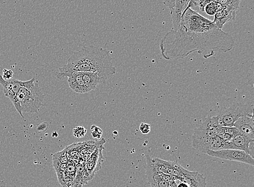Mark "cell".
Instances as JSON below:
<instances>
[{
	"mask_svg": "<svg viewBox=\"0 0 254 187\" xmlns=\"http://www.w3.org/2000/svg\"><path fill=\"white\" fill-rule=\"evenodd\" d=\"M235 44L231 34L192 10L189 4L182 15L179 28L167 32L161 40L160 48L162 57L167 60L184 59L194 52L208 59L216 52L231 51Z\"/></svg>",
	"mask_w": 254,
	"mask_h": 187,
	"instance_id": "1",
	"label": "cell"
},
{
	"mask_svg": "<svg viewBox=\"0 0 254 187\" xmlns=\"http://www.w3.org/2000/svg\"><path fill=\"white\" fill-rule=\"evenodd\" d=\"M74 72L95 73L104 83L115 74L116 69L108 50L90 45L74 53L56 77L62 80Z\"/></svg>",
	"mask_w": 254,
	"mask_h": 187,
	"instance_id": "2",
	"label": "cell"
},
{
	"mask_svg": "<svg viewBox=\"0 0 254 187\" xmlns=\"http://www.w3.org/2000/svg\"><path fill=\"white\" fill-rule=\"evenodd\" d=\"M44 95L35 78L27 81L20 89L13 103L17 112L24 118L23 113H37L43 105Z\"/></svg>",
	"mask_w": 254,
	"mask_h": 187,
	"instance_id": "3",
	"label": "cell"
},
{
	"mask_svg": "<svg viewBox=\"0 0 254 187\" xmlns=\"http://www.w3.org/2000/svg\"><path fill=\"white\" fill-rule=\"evenodd\" d=\"M221 127L216 123L214 116H208L194 130L192 138L193 147L206 153L210 141L219 134Z\"/></svg>",
	"mask_w": 254,
	"mask_h": 187,
	"instance_id": "4",
	"label": "cell"
},
{
	"mask_svg": "<svg viewBox=\"0 0 254 187\" xmlns=\"http://www.w3.org/2000/svg\"><path fill=\"white\" fill-rule=\"evenodd\" d=\"M253 105L237 103L221 111L214 116L218 125L222 127H233L238 119L242 116H253Z\"/></svg>",
	"mask_w": 254,
	"mask_h": 187,
	"instance_id": "5",
	"label": "cell"
},
{
	"mask_svg": "<svg viewBox=\"0 0 254 187\" xmlns=\"http://www.w3.org/2000/svg\"><path fill=\"white\" fill-rule=\"evenodd\" d=\"M103 145H99L85 162L83 185H87L89 181L92 180L96 173L101 168V166L104 161L102 153L104 149Z\"/></svg>",
	"mask_w": 254,
	"mask_h": 187,
	"instance_id": "6",
	"label": "cell"
},
{
	"mask_svg": "<svg viewBox=\"0 0 254 187\" xmlns=\"http://www.w3.org/2000/svg\"><path fill=\"white\" fill-rule=\"evenodd\" d=\"M206 154L213 158L239 162L254 166V160L252 156L241 150L226 149L214 151L207 150Z\"/></svg>",
	"mask_w": 254,
	"mask_h": 187,
	"instance_id": "7",
	"label": "cell"
},
{
	"mask_svg": "<svg viewBox=\"0 0 254 187\" xmlns=\"http://www.w3.org/2000/svg\"><path fill=\"white\" fill-rule=\"evenodd\" d=\"M254 140L239 133L233 136L230 142L228 143V149L242 150L254 158Z\"/></svg>",
	"mask_w": 254,
	"mask_h": 187,
	"instance_id": "8",
	"label": "cell"
},
{
	"mask_svg": "<svg viewBox=\"0 0 254 187\" xmlns=\"http://www.w3.org/2000/svg\"><path fill=\"white\" fill-rule=\"evenodd\" d=\"M27 81L18 80L13 79L5 80L2 75H0V84L3 88V93L5 96L11 101L12 104L14 102L20 88L26 84Z\"/></svg>",
	"mask_w": 254,
	"mask_h": 187,
	"instance_id": "9",
	"label": "cell"
},
{
	"mask_svg": "<svg viewBox=\"0 0 254 187\" xmlns=\"http://www.w3.org/2000/svg\"><path fill=\"white\" fill-rule=\"evenodd\" d=\"M238 9L232 6L223 7L219 12L215 15L214 20L213 21L216 26L222 29L224 25L230 21H234Z\"/></svg>",
	"mask_w": 254,
	"mask_h": 187,
	"instance_id": "10",
	"label": "cell"
},
{
	"mask_svg": "<svg viewBox=\"0 0 254 187\" xmlns=\"http://www.w3.org/2000/svg\"><path fill=\"white\" fill-rule=\"evenodd\" d=\"M254 115L245 116L238 119L233 127L246 137L254 140Z\"/></svg>",
	"mask_w": 254,
	"mask_h": 187,
	"instance_id": "11",
	"label": "cell"
},
{
	"mask_svg": "<svg viewBox=\"0 0 254 187\" xmlns=\"http://www.w3.org/2000/svg\"><path fill=\"white\" fill-rule=\"evenodd\" d=\"M191 0H174V7L170 14L173 22V30L179 28L181 19L186 8L189 6Z\"/></svg>",
	"mask_w": 254,
	"mask_h": 187,
	"instance_id": "12",
	"label": "cell"
},
{
	"mask_svg": "<svg viewBox=\"0 0 254 187\" xmlns=\"http://www.w3.org/2000/svg\"><path fill=\"white\" fill-rule=\"evenodd\" d=\"M189 184L190 187H206V178L197 171L186 170L185 175L179 178Z\"/></svg>",
	"mask_w": 254,
	"mask_h": 187,
	"instance_id": "13",
	"label": "cell"
},
{
	"mask_svg": "<svg viewBox=\"0 0 254 187\" xmlns=\"http://www.w3.org/2000/svg\"><path fill=\"white\" fill-rule=\"evenodd\" d=\"M68 83L71 89L74 92L85 94L86 90L82 72H74L68 77Z\"/></svg>",
	"mask_w": 254,
	"mask_h": 187,
	"instance_id": "14",
	"label": "cell"
},
{
	"mask_svg": "<svg viewBox=\"0 0 254 187\" xmlns=\"http://www.w3.org/2000/svg\"><path fill=\"white\" fill-rule=\"evenodd\" d=\"M77 165L74 163L72 159H70V161H69L68 168L65 171L60 183L62 187H72L73 182L77 171Z\"/></svg>",
	"mask_w": 254,
	"mask_h": 187,
	"instance_id": "15",
	"label": "cell"
},
{
	"mask_svg": "<svg viewBox=\"0 0 254 187\" xmlns=\"http://www.w3.org/2000/svg\"><path fill=\"white\" fill-rule=\"evenodd\" d=\"M86 93L94 90L99 83H102V80L98 74L92 72H82Z\"/></svg>",
	"mask_w": 254,
	"mask_h": 187,
	"instance_id": "16",
	"label": "cell"
},
{
	"mask_svg": "<svg viewBox=\"0 0 254 187\" xmlns=\"http://www.w3.org/2000/svg\"><path fill=\"white\" fill-rule=\"evenodd\" d=\"M85 164V161L83 159H81L77 166V171H76L75 178L73 182L72 187H83Z\"/></svg>",
	"mask_w": 254,
	"mask_h": 187,
	"instance_id": "17",
	"label": "cell"
},
{
	"mask_svg": "<svg viewBox=\"0 0 254 187\" xmlns=\"http://www.w3.org/2000/svg\"><path fill=\"white\" fill-rule=\"evenodd\" d=\"M228 143L223 140L220 135H216L210 141L208 150L217 151L228 149Z\"/></svg>",
	"mask_w": 254,
	"mask_h": 187,
	"instance_id": "18",
	"label": "cell"
},
{
	"mask_svg": "<svg viewBox=\"0 0 254 187\" xmlns=\"http://www.w3.org/2000/svg\"><path fill=\"white\" fill-rule=\"evenodd\" d=\"M53 166H56L62 164H68L69 158L67 149L59 151L52 155Z\"/></svg>",
	"mask_w": 254,
	"mask_h": 187,
	"instance_id": "19",
	"label": "cell"
},
{
	"mask_svg": "<svg viewBox=\"0 0 254 187\" xmlns=\"http://www.w3.org/2000/svg\"><path fill=\"white\" fill-rule=\"evenodd\" d=\"M84 145V143L74 144L66 148L67 150L68 158L71 159L77 158Z\"/></svg>",
	"mask_w": 254,
	"mask_h": 187,
	"instance_id": "20",
	"label": "cell"
},
{
	"mask_svg": "<svg viewBox=\"0 0 254 187\" xmlns=\"http://www.w3.org/2000/svg\"><path fill=\"white\" fill-rule=\"evenodd\" d=\"M222 8L223 6L219 2L214 1L207 5L205 8V12H206L207 14L210 15V16H214Z\"/></svg>",
	"mask_w": 254,
	"mask_h": 187,
	"instance_id": "21",
	"label": "cell"
},
{
	"mask_svg": "<svg viewBox=\"0 0 254 187\" xmlns=\"http://www.w3.org/2000/svg\"><path fill=\"white\" fill-rule=\"evenodd\" d=\"M68 164H62L53 166L55 170L56 174H57L58 180L59 183H60L61 181H62L63 174L65 172V171L67 170L68 168Z\"/></svg>",
	"mask_w": 254,
	"mask_h": 187,
	"instance_id": "22",
	"label": "cell"
},
{
	"mask_svg": "<svg viewBox=\"0 0 254 187\" xmlns=\"http://www.w3.org/2000/svg\"><path fill=\"white\" fill-rule=\"evenodd\" d=\"M169 183L171 187H190L189 184L176 176H173V178Z\"/></svg>",
	"mask_w": 254,
	"mask_h": 187,
	"instance_id": "23",
	"label": "cell"
},
{
	"mask_svg": "<svg viewBox=\"0 0 254 187\" xmlns=\"http://www.w3.org/2000/svg\"><path fill=\"white\" fill-rule=\"evenodd\" d=\"M221 133L228 134L233 138V136H235L238 133H239V131H238V130L235 127H221L219 134Z\"/></svg>",
	"mask_w": 254,
	"mask_h": 187,
	"instance_id": "24",
	"label": "cell"
},
{
	"mask_svg": "<svg viewBox=\"0 0 254 187\" xmlns=\"http://www.w3.org/2000/svg\"><path fill=\"white\" fill-rule=\"evenodd\" d=\"M86 133V130L84 127H75L73 130V135L76 138L84 137Z\"/></svg>",
	"mask_w": 254,
	"mask_h": 187,
	"instance_id": "25",
	"label": "cell"
},
{
	"mask_svg": "<svg viewBox=\"0 0 254 187\" xmlns=\"http://www.w3.org/2000/svg\"><path fill=\"white\" fill-rule=\"evenodd\" d=\"M151 187H171L169 183H167L164 179H162L155 182L150 185Z\"/></svg>",
	"mask_w": 254,
	"mask_h": 187,
	"instance_id": "26",
	"label": "cell"
},
{
	"mask_svg": "<svg viewBox=\"0 0 254 187\" xmlns=\"http://www.w3.org/2000/svg\"><path fill=\"white\" fill-rule=\"evenodd\" d=\"M214 1L215 0H200L199 3H198L197 6L199 7L201 12H204L205 8L207 5Z\"/></svg>",
	"mask_w": 254,
	"mask_h": 187,
	"instance_id": "27",
	"label": "cell"
},
{
	"mask_svg": "<svg viewBox=\"0 0 254 187\" xmlns=\"http://www.w3.org/2000/svg\"><path fill=\"white\" fill-rule=\"evenodd\" d=\"M1 75L4 80H8L13 78V72L11 70L4 69Z\"/></svg>",
	"mask_w": 254,
	"mask_h": 187,
	"instance_id": "28",
	"label": "cell"
},
{
	"mask_svg": "<svg viewBox=\"0 0 254 187\" xmlns=\"http://www.w3.org/2000/svg\"><path fill=\"white\" fill-rule=\"evenodd\" d=\"M141 132L144 134H147L150 132L151 127L149 124L142 123L139 127Z\"/></svg>",
	"mask_w": 254,
	"mask_h": 187,
	"instance_id": "29",
	"label": "cell"
},
{
	"mask_svg": "<svg viewBox=\"0 0 254 187\" xmlns=\"http://www.w3.org/2000/svg\"><path fill=\"white\" fill-rule=\"evenodd\" d=\"M48 127V124L47 123H44L39 124L36 128L38 133H41L47 130Z\"/></svg>",
	"mask_w": 254,
	"mask_h": 187,
	"instance_id": "30",
	"label": "cell"
},
{
	"mask_svg": "<svg viewBox=\"0 0 254 187\" xmlns=\"http://www.w3.org/2000/svg\"><path fill=\"white\" fill-rule=\"evenodd\" d=\"M95 128H94V130H92V135L93 136L94 138L99 139L101 137V135H102V130L100 129L99 127H96L94 125Z\"/></svg>",
	"mask_w": 254,
	"mask_h": 187,
	"instance_id": "31",
	"label": "cell"
},
{
	"mask_svg": "<svg viewBox=\"0 0 254 187\" xmlns=\"http://www.w3.org/2000/svg\"><path fill=\"white\" fill-rule=\"evenodd\" d=\"M162 1L163 2L165 6L167 8H168L170 11L171 12L172 9H173L174 7V0H162Z\"/></svg>",
	"mask_w": 254,
	"mask_h": 187,
	"instance_id": "32",
	"label": "cell"
},
{
	"mask_svg": "<svg viewBox=\"0 0 254 187\" xmlns=\"http://www.w3.org/2000/svg\"><path fill=\"white\" fill-rule=\"evenodd\" d=\"M200 0H191V1L189 3L191 7L194 6H197L198 3H199Z\"/></svg>",
	"mask_w": 254,
	"mask_h": 187,
	"instance_id": "33",
	"label": "cell"
},
{
	"mask_svg": "<svg viewBox=\"0 0 254 187\" xmlns=\"http://www.w3.org/2000/svg\"><path fill=\"white\" fill-rule=\"evenodd\" d=\"M6 184H5L3 180L0 181V187H6Z\"/></svg>",
	"mask_w": 254,
	"mask_h": 187,
	"instance_id": "34",
	"label": "cell"
}]
</instances>
